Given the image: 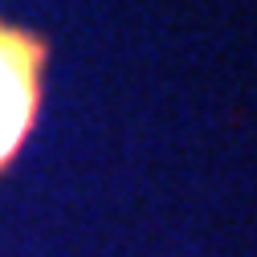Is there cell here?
<instances>
[{
    "label": "cell",
    "mask_w": 257,
    "mask_h": 257,
    "mask_svg": "<svg viewBox=\"0 0 257 257\" xmlns=\"http://www.w3.org/2000/svg\"><path fill=\"white\" fill-rule=\"evenodd\" d=\"M45 41L0 17V176L25 151L45 98Z\"/></svg>",
    "instance_id": "1"
}]
</instances>
